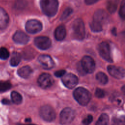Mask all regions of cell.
<instances>
[{
  "label": "cell",
  "mask_w": 125,
  "mask_h": 125,
  "mask_svg": "<svg viewBox=\"0 0 125 125\" xmlns=\"http://www.w3.org/2000/svg\"><path fill=\"white\" fill-rule=\"evenodd\" d=\"M40 6L45 15L53 17L57 12L59 3L58 0H40Z\"/></svg>",
  "instance_id": "6da1fadb"
},
{
  "label": "cell",
  "mask_w": 125,
  "mask_h": 125,
  "mask_svg": "<svg viewBox=\"0 0 125 125\" xmlns=\"http://www.w3.org/2000/svg\"><path fill=\"white\" fill-rule=\"evenodd\" d=\"M73 96L79 104L83 106L88 104L91 97L90 92L86 89L82 87H79L74 90Z\"/></svg>",
  "instance_id": "7a4b0ae2"
},
{
  "label": "cell",
  "mask_w": 125,
  "mask_h": 125,
  "mask_svg": "<svg viewBox=\"0 0 125 125\" xmlns=\"http://www.w3.org/2000/svg\"><path fill=\"white\" fill-rule=\"evenodd\" d=\"M72 35L75 39L83 40L85 35V30L83 21L80 19L75 20L72 26Z\"/></svg>",
  "instance_id": "3957f363"
},
{
  "label": "cell",
  "mask_w": 125,
  "mask_h": 125,
  "mask_svg": "<svg viewBox=\"0 0 125 125\" xmlns=\"http://www.w3.org/2000/svg\"><path fill=\"white\" fill-rule=\"evenodd\" d=\"M40 115L42 119L48 122H52L56 117L54 109L48 105H43L40 108Z\"/></svg>",
  "instance_id": "277c9868"
},
{
  "label": "cell",
  "mask_w": 125,
  "mask_h": 125,
  "mask_svg": "<svg viewBox=\"0 0 125 125\" xmlns=\"http://www.w3.org/2000/svg\"><path fill=\"white\" fill-rule=\"evenodd\" d=\"M75 116L74 110L70 107L64 108L61 112L60 116V123L62 125L70 124Z\"/></svg>",
  "instance_id": "5b68a950"
},
{
  "label": "cell",
  "mask_w": 125,
  "mask_h": 125,
  "mask_svg": "<svg viewBox=\"0 0 125 125\" xmlns=\"http://www.w3.org/2000/svg\"><path fill=\"white\" fill-rule=\"evenodd\" d=\"M98 50L100 56L104 60L110 62H113L110 47L107 42H102L100 43L98 47Z\"/></svg>",
  "instance_id": "8992f818"
},
{
  "label": "cell",
  "mask_w": 125,
  "mask_h": 125,
  "mask_svg": "<svg viewBox=\"0 0 125 125\" xmlns=\"http://www.w3.org/2000/svg\"><path fill=\"white\" fill-rule=\"evenodd\" d=\"M81 66L85 73H92L95 70V63L91 57L85 56L82 59Z\"/></svg>",
  "instance_id": "52a82bcc"
},
{
  "label": "cell",
  "mask_w": 125,
  "mask_h": 125,
  "mask_svg": "<svg viewBox=\"0 0 125 125\" xmlns=\"http://www.w3.org/2000/svg\"><path fill=\"white\" fill-rule=\"evenodd\" d=\"M42 23L37 20H30L25 24L26 31L31 34H35L40 32L42 29Z\"/></svg>",
  "instance_id": "ba28073f"
},
{
  "label": "cell",
  "mask_w": 125,
  "mask_h": 125,
  "mask_svg": "<svg viewBox=\"0 0 125 125\" xmlns=\"http://www.w3.org/2000/svg\"><path fill=\"white\" fill-rule=\"evenodd\" d=\"M39 86L42 88H47L51 86L54 83L52 76L48 73H42L38 80Z\"/></svg>",
  "instance_id": "9c48e42d"
},
{
  "label": "cell",
  "mask_w": 125,
  "mask_h": 125,
  "mask_svg": "<svg viewBox=\"0 0 125 125\" xmlns=\"http://www.w3.org/2000/svg\"><path fill=\"white\" fill-rule=\"evenodd\" d=\"M62 82L66 87L72 89L77 84L78 79L75 75L72 73H68L62 76Z\"/></svg>",
  "instance_id": "30bf717a"
},
{
  "label": "cell",
  "mask_w": 125,
  "mask_h": 125,
  "mask_svg": "<svg viewBox=\"0 0 125 125\" xmlns=\"http://www.w3.org/2000/svg\"><path fill=\"white\" fill-rule=\"evenodd\" d=\"M34 43L38 48L41 50H46L51 46V41L47 37L40 36L35 39Z\"/></svg>",
  "instance_id": "8fae6325"
},
{
  "label": "cell",
  "mask_w": 125,
  "mask_h": 125,
  "mask_svg": "<svg viewBox=\"0 0 125 125\" xmlns=\"http://www.w3.org/2000/svg\"><path fill=\"white\" fill-rule=\"evenodd\" d=\"M107 70L109 74L115 78L121 79L125 76V70L121 67L110 65L107 66Z\"/></svg>",
  "instance_id": "7c38bea8"
},
{
  "label": "cell",
  "mask_w": 125,
  "mask_h": 125,
  "mask_svg": "<svg viewBox=\"0 0 125 125\" xmlns=\"http://www.w3.org/2000/svg\"><path fill=\"white\" fill-rule=\"evenodd\" d=\"M39 62L43 68L46 69H52L55 65L52 58L48 55H42L38 58Z\"/></svg>",
  "instance_id": "4fadbf2b"
},
{
  "label": "cell",
  "mask_w": 125,
  "mask_h": 125,
  "mask_svg": "<svg viewBox=\"0 0 125 125\" xmlns=\"http://www.w3.org/2000/svg\"><path fill=\"white\" fill-rule=\"evenodd\" d=\"M108 17L107 13L102 9H99L97 10L93 16V21H96L102 25L104 24L108 21Z\"/></svg>",
  "instance_id": "5bb4252c"
},
{
  "label": "cell",
  "mask_w": 125,
  "mask_h": 125,
  "mask_svg": "<svg viewBox=\"0 0 125 125\" xmlns=\"http://www.w3.org/2000/svg\"><path fill=\"white\" fill-rule=\"evenodd\" d=\"M13 40L17 43L25 44L28 42L29 37L22 31H17L13 36Z\"/></svg>",
  "instance_id": "9a60e30c"
},
{
  "label": "cell",
  "mask_w": 125,
  "mask_h": 125,
  "mask_svg": "<svg viewBox=\"0 0 125 125\" xmlns=\"http://www.w3.org/2000/svg\"><path fill=\"white\" fill-rule=\"evenodd\" d=\"M9 17L6 11L0 7V29H3L8 26Z\"/></svg>",
  "instance_id": "2e32d148"
},
{
  "label": "cell",
  "mask_w": 125,
  "mask_h": 125,
  "mask_svg": "<svg viewBox=\"0 0 125 125\" xmlns=\"http://www.w3.org/2000/svg\"><path fill=\"white\" fill-rule=\"evenodd\" d=\"M66 36V29L65 27L61 25L58 26L54 31V37L57 41L63 40Z\"/></svg>",
  "instance_id": "e0dca14e"
},
{
  "label": "cell",
  "mask_w": 125,
  "mask_h": 125,
  "mask_svg": "<svg viewBox=\"0 0 125 125\" xmlns=\"http://www.w3.org/2000/svg\"><path fill=\"white\" fill-rule=\"evenodd\" d=\"M32 73V68L28 65L24 66L21 67L20 69L18 70L17 73L18 75L24 79L28 78L31 73Z\"/></svg>",
  "instance_id": "ac0fdd59"
},
{
  "label": "cell",
  "mask_w": 125,
  "mask_h": 125,
  "mask_svg": "<svg viewBox=\"0 0 125 125\" xmlns=\"http://www.w3.org/2000/svg\"><path fill=\"white\" fill-rule=\"evenodd\" d=\"M21 60V54L16 52H13L10 61V65L12 66H16L20 62Z\"/></svg>",
  "instance_id": "d6986e66"
},
{
  "label": "cell",
  "mask_w": 125,
  "mask_h": 125,
  "mask_svg": "<svg viewBox=\"0 0 125 125\" xmlns=\"http://www.w3.org/2000/svg\"><path fill=\"white\" fill-rule=\"evenodd\" d=\"M11 98L12 102L16 104H20L22 101V98L21 95L15 91H13L11 92Z\"/></svg>",
  "instance_id": "ffe728a7"
},
{
  "label": "cell",
  "mask_w": 125,
  "mask_h": 125,
  "mask_svg": "<svg viewBox=\"0 0 125 125\" xmlns=\"http://www.w3.org/2000/svg\"><path fill=\"white\" fill-rule=\"evenodd\" d=\"M108 121V116L105 113H103L99 118L96 123V125H107Z\"/></svg>",
  "instance_id": "44dd1931"
},
{
  "label": "cell",
  "mask_w": 125,
  "mask_h": 125,
  "mask_svg": "<svg viewBox=\"0 0 125 125\" xmlns=\"http://www.w3.org/2000/svg\"><path fill=\"white\" fill-rule=\"evenodd\" d=\"M96 78L97 80L102 84H105L108 82L107 76L102 72H98L96 75Z\"/></svg>",
  "instance_id": "7402d4cb"
},
{
  "label": "cell",
  "mask_w": 125,
  "mask_h": 125,
  "mask_svg": "<svg viewBox=\"0 0 125 125\" xmlns=\"http://www.w3.org/2000/svg\"><path fill=\"white\" fill-rule=\"evenodd\" d=\"M102 26L101 24L93 20L90 23V27L93 32H99L103 30Z\"/></svg>",
  "instance_id": "603a6c76"
},
{
  "label": "cell",
  "mask_w": 125,
  "mask_h": 125,
  "mask_svg": "<svg viewBox=\"0 0 125 125\" xmlns=\"http://www.w3.org/2000/svg\"><path fill=\"white\" fill-rule=\"evenodd\" d=\"M118 3L116 0H112L109 1L107 5V9L110 13H114L117 8Z\"/></svg>",
  "instance_id": "cb8c5ba5"
},
{
  "label": "cell",
  "mask_w": 125,
  "mask_h": 125,
  "mask_svg": "<svg viewBox=\"0 0 125 125\" xmlns=\"http://www.w3.org/2000/svg\"><path fill=\"white\" fill-rule=\"evenodd\" d=\"M11 84L9 82L0 81V92H4L10 89Z\"/></svg>",
  "instance_id": "d4e9b609"
},
{
  "label": "cell",
  "mask_w": 125,
  "mask_h": 125,
  "mask_svg": "<svg viewBox=\"0 0 125 125\" xmlns=\"http://www.w3.org/2000/svg\"><path fill=\"white\" fill-rule=\"evenodd\" d=\"M9 57V52L7 48L2 47L0 48V59L1 60H6Z\"/></svg>",
  "instance_id": "484cf974"
},
{
  "label": "cell",
  "mask_w": 125,
  "mask_h": 125,
  "mask_svg": "<svg viewBox=\"0 0 125 125\" xmlns=\"http://www.w3.org/2000/svg\"><path fill=\"white\" fill-rule=\"evenodd\" d=\"M72 12V9L71 8H67L65 9V10L63 11V13L62 14L61 17V20H64L66 18H68V17L70 15Z\"/></svg>",
  "instance_id": "4316f807"
},
{
  "label": "cell",
  "mask_w": 125,
  "mask_h": 125,
  "mask_svg": "<svg viewBox=\"0 0 125 125\" xmlns=\"http://www.w3.org/2000/svg\"><path fill=\"white\" fill-rule=\"evenodd\" d=\"M119 14L120 17L123 19H125V0H123L121 3L119 10Z\"/></svg>",
  "instance_id": "83f0119b"
},
{
  "label": "cell",
  "mask_w": 125,
  "mask_h": 125,
  "mask_svg": "<svg viewBox=\"0 0 125 125\" xmlns=\"http://www.w3.org/2000/svg\"><path fill=\"white\" fill-rule=\"evenodd\" d=\"M124 120L116 117L113 118L112 120V125H122L124 124Z\"/></svg>",
  "instance_id": "f1b7e54d"
},
{
  "label": "cell",
  "mask_w": 125,
  "mask_h": 125,
  "mask_svg": "<svg viewBox=\"0 0 125 125\" xmlns=\"http://www.w3.org/2000/svg\"><path fill=\"white\" fill-rule=\"evenodd\" d=\"M95 95L98 98H102L104 97L105 92L103 89L99 88H97L95 91Z\"/></svg>",
  "instance_id": "f546056e"
},
{
  "label": "cell",
  "mask_w": 125,
  "mask_h": 125,
  "mask_svg": "<svg viewBox=\"0 0 125 125\" xmlns=\"http://www.w3.org/2000/svg\"><path fill=\"white\" fill-rule=\"evenodd\" d=\"M93 121V117L91 115H88L83 121V124L84 125H89Z\"/></svg>",
  "instance_id": "4dcf8cb0"
},
{
  "label": "cell",
  "mask_w": 125,
  "mask_h": 125,
  "mask_svg": "<svg viewBox=\"0 0 125 125\" xmlns=\"http://www.w3.org/2000/svg\"><path fill=\"white\" fill-rule=\"evenodd\" d=\"M65 70H60L56 71L54 73V75L57 77H61L63 76L65 74Z\"/></svg>",
  "instance_id": "1f68e13d"
},
{
  "label": "cell",
  "mask_w": 125,
  "mask_h": 125,
  "mask_svg": "<svg viewBox=\"0 0 125 125\" xmlns=\"http://www.w3.org/2000/svg\"><path fill=\"white\" fill-rule=\"evenodd\" d=\"M100 0H85V3L87 5L93 4Z\"/></svg>",
  "instance_id": "d6a6232c"
},
{
  "label": "cell",
  "mask_w": 125,
  "mask_h": 125,
  "mask_svg": "<svg viewBox=\"0 0 125 125\" xmlns=\"http://www.w3.org/2000/svg\"><path fill=\"white\" fill-rule=\"evenodd\" d=\"M2 103L3 104H9L10 103V101H9L8 99H4L2 100Z\"/></svg>",
  "instance_id": "836d02e7"
},
{
  "label": "cell",
  "mask_w": 125,
  "mask_h": 125,
  "mask_svg": "<svg viewBox=\"0 0 125 125\" xmlns=\"http://www.w3.org/2000/svg\"><path fill=\"white\" fill-rule=\"evenodd\" d=\"M25 122H31V119H25Z\"/></svg>",
  "instance_id": "e575fe53"
},
{
  "label": "cell",
  "mask_w": 125,
  "mask_h": 125,
  "mask_svg": "<svg viewBox=\"0 0 125 125\" xmlns=\"http://www.w3.org/2000/svg\"><path fill=\"white\" fill-rule=\"evenodd\" d=\"M32 125V124H28V125Z\"/></svg>",
  "instance_id": "d590c367"
}]
</instances>
